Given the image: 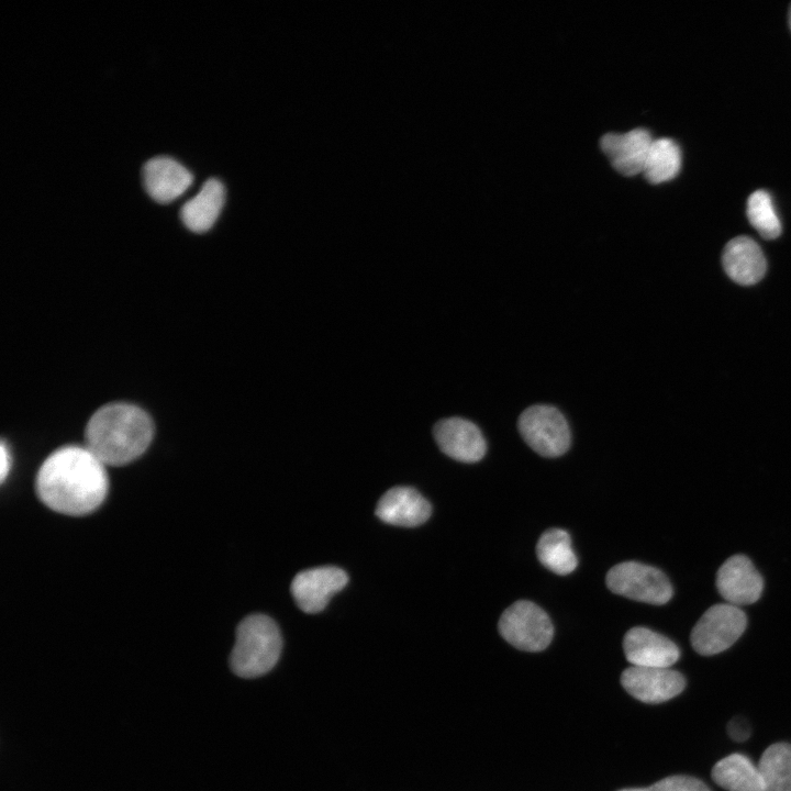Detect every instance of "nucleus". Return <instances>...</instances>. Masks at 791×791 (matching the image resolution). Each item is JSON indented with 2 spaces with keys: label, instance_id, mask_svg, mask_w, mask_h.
Segmentation results:
<instances>
[{
  "label": "nucleus",
  "instance_id": "obj_6",
  "mask_svg": "<svg viewBox=\"0 0 791 791\" xmlns=\"http://www.w3.org/2000/svg\"><path fill=\"white\" fill-rule=\"evenodd\" d=\"M605 583L615 594L657 605L667 603L673 592L662 571L637 561L613 566L606 573Z\"/></svg>",
  "mask_w": 791,
  "mask_h": 791
},
{
  "label": "nucleus",
  "instance_id": "obj_9",
  "mask_svg": "<svg viewBox=\"0 0 791 791\" xmlns=\"http://www.w3.org/2000/svg\"><path fill=\"white\" fill-rule=\"evenodd\" d=\"M623 688L645 703H661L682 692L683 676L670 668L631 666L621 675Z\"/></svg>",
  "mask_w": 791,
  "mask_h": 791
},
{
  "label": "nucleus",
  "instance_id": "obj_24",
  "mask_svg": "<svg viewBox=\"0 0 791 791\" xmlns=\"http://www.w3.org/2000/svg\"><path fill=\"white\" fill-rule=\"evenodd\" d=\"M728 733L736 740H743L748 736V729L746 725L739 720H733L728 725Z\"/></svg>",
  "mask_w": 791,
  "mask_h": 791
},
{
  "label": "nucleus",
  "instance_id": "obj_11",
  "mask_svg": "<svg viewBox=\"0 0 791 791\" xmlns=\"http://www.w3.org/2000/svg\"><path fill=\"white\" fill-rule=\"evenodd\" d=\"M716 588L727 603L746 605L760 598L764 580L748 557L734 555L720 567Z\"/></svg>",
  "mask_w": 791,
  "mask_h": 791
},
{
  "label": "nucleus",
  "instance_id": "obj_1",
  "mask_svg": "<svg viewBox=\"0 0 791 791\" xmlns=\"http://www.w3.org/2000/svg\"><path fill=\"white\" fill-rule=\"evenodd\" d=\"M35 488L41 501L51 510L80 516L103 503L109 480L105 465L85 445H67L43 461Z\"/></svg>",
  "mask_w": 791,
  "mask_h": 791
},
{
  "label": "nucleus",
  "instance_id": "obj_12",
  "mask_svg": "<svg viewBox=\"0 0 791 791\" xmlns=\"http://www.w3.org/2000/svg\"><path fill=\"white\" fill-rule=\"evenodd\" d=\"M653 141L647 130L638 127L625 133L604 134L600 147L616 171L631 177L643 174Z\"/></svg>",
  "mask_w": 791,
  "mask_h": 791
},
{
  "label": "nucleus",
  "instance_id": "obj_23",
  "mask_svg": "<svg viewBox=\"0 0 791 791\" xmlns=\"http://www.w3.org/2000/svg\"><path fill=\"white\" fill-rule=\"evenodd\" d=\"M617 791H711L700 779L676 775L664 778L647 788H626Z\"/></svg>",
  "mask_w": 791,
  "mask_h": 791
},
{
  "label": "nucleus",
  "instance_id": "obj_21",
  "mask_svg": "<svg viewBox=\"0 0 791 791\" xmlns=\"http://www.w3.org/2000/svg\"><path fill=\"white\" fill-rule=\"evenodd\" d=\"M681 166V153L677 143L662 137L654 140L643 175L650 183H661L675 178Z\"/></svg>",
  "mask_w": 791,
  "mask_h": 791
},
{
  "label": "nucleus",
  "instance_id": "obj_20",
  "mask_svg": "<svg viewBox=\"0 0 791 791\" xmlns=\"http://www.w3.org/2000/svg\"><path fill=\"white\" fill-rule=\"evenodd\" d=\"M765 791H791V745L776 743L761 755L757 766Z\"/></svg>",
  "mask_w": 791,
  "mask_h": 791
},
{
  "label": "nucleus",
  "instance_id": "obj_2",
  "mask_svg": "<svg viewBox=\"0 0 791 791\" xmlns=\"http://www.w3.org/2000/svg\"><path fill=\"white\" fill-rule=\"evenodd\" d=\"M154 437V423L140 406L109 403L98 409L85 430V446L105 466H123L142 456Z\"/></svg>",
  "mask_w": 791,
  "mask_h": 791
},
{
  "label": "nucleus",
  "instance_id": "obj_8",
  "mask_svg": "<svg viewBox=\"0 0 791 791\" xmlns=\"http://www.w3.org/2000/svg\"><path fill=\"white\" fill-rule=\"evenodd\" d=\"M348 582L347 573L335 566H322L303 570L293 578L291 593L305 613H319L325 609L331 597Z\"/></svg>",
  "mask_w": 791,
  "mask_h": 791
},
{
  "label": "nucleus",
  "instance_id": "obj_7",
  "mask_svg": "<svg viewBox=\"0 0 791 791\" xmlns=\"http://www.w3.org/2000/svg\"><path fill=\"white\" fill-rule=\"evenodd\" d=\"M747 619L743 610L729 603L709 608L691 632L693 649L703 656H711L731 647L744 633Z\"/></svg>",
  "mask_w": 791,
  "mask_h": 791
},
{
  "label": "nucleus",
  "instance_id": "obj_10",
  "mask_svg": "<svg viewBox=\"0 0 791 791\" xmlns=\"http://www.w3.org/2000/svg\"><path fill=\"white\" fill-rule=\"evenodd\" d=\"M435 442L448 457L461 463H477L487 452V443L480 428L461 417L438 421L433 430Z\"/></svg>",
  "mask_w": 791,
  "mask_h": 791
},
{
  "label": "nucleus",
  "instance_id": "obj_15",
  "mask_svg": "<svg viewBox=\"0 0 791 791\" xmlns=\"http://www.w3.org/2000/svg\"><path fill=\"white\" fill-rule=\"evenodd\" d=\"M146 192L157 202H170L191 183V172L171 157L156 156L147 160L142 169Z\"/></svg>",
  "mask_w": 791,
  "mask_h": 791
},
{
  "label": "nucleus",
  "instance_id": "obj_18",
  "mask_svg": "<svg viewBox=\"0 0 791 791\" xmlns=\"http://www.w3.org/2000/svg\"><path fill=\"white\" fill-rule=\"evenodd\" d=\"M711 776L727 791H765L758 768L740 754H732L717 761Z\"/></svg>",
  "mask_w": 791,
  "mask_h": 791
},
{
  "label": "nucleus",
  "instance_id": "obj_19",
  "mask_svg": "<svg viewBox=\"0 0 791 791\" xmlns=\"http://www.w3.org/2000/svg\"><path fill=\"white\" fill-rule=\"evenodd\" d=\"M536 555L544 567L560 576L572 572L578 565L570 536L561 528H549L541 535Z\"/></svg>",
  "mask_w": 791,
  "mask_h": 791
},
{
  "label": "nucleus",
  "instance_id": "obj_25",
  "mask_svg": "<svg viewBox=\"0 0 791 791\" xmlns=\"http://www.w3.org/2000/svg\"><path fill=\"white\" fill-rule=\"evenodd\" d=\"M11 467L10 449L4 442L1 444V481H4Z\"/></svg>",
  "mask_w": 791,
  "mask_h": 791
},
{
  "label": "nucleus",
  "instance_id": "obj_4",
  "mask_svg": "<svg viewBox=\"0 0 791 791\" xmlns=\"http://www.w3.org/2000/svg\"><path fill=\"white\" fill-rule=\"evenodd\" d=\"M525 443L544 457L564 455L570 446V428L564 414L555 406L535 404L525 409L517 421Z\"/></svg>",
  "mask_w": 791,
  "mask_h": 791
},
{
  "label": "nucleus",
  "instance_id": "obj_26",
  "mask_svg": "<svg viewBox=\"0 0 791 791\" xmlns=\"http://www.w3.org/2000/svg\"><path fill=\"white\" fill-rule=\"evenodd\" d=\"M789 25H790V30H791V7H790V10H789Z\"/></svg>",
  "mask_w": 791,
  "mask_h": 791
},
{
  "label": "nucleus",
  "instance_id": "obj_22",
  "mask_svg": "<svg viewBox=\"0 0 791 791\" xmlns=\"http://www.w3.org/2000/svg\"><path fill=\"white\" fill-rule=\"evenodd\" d=\"M747 218L758 233L768 239L781 233V224L770 194L765 190L753 192L747 201Z\"/></svg>",
  "mask_w": 791,
  "mask_h": 791
},
{
  "label": "nucleus",
  "instance_id": "obj_5",
  "mask_svg": "<svg viewBox=\"0 0 791 791\" xmlns=\"http://www.w3.org/2000/svg\"><path fill=\"white\" fill-rule=\"evenodd\" d=\"M498 628L508 643L525 651L544 650L554 635L552 621L545 611L526 600L516 601L505 609Z\"/></svg>",
  "mask_w": 791,
  "mask_h": 791
},
{
  "label": "nucleus",
  "instance_id": "obj_3",
  "mask_svg": "<svg viewBox=\"0 0 791 791\" xmlns=\"http://www.w3.org/2000/svg\"><path fill=\"white\" fill-rule=\"evenodd\" d=\"M282 648L280 631L265 614H250L237 626L230 665L242 678H256L270 671Z\"/></svg>",
  "mask_w": 791,
  "mask_h": 791
},
{
  "label": "nucleus",
  "instance_id": "obj_14",
  "mask_svg": "<svg viewBox=\"0 0 791 791\" xmlns=\"http://www.w3.org/2000/svg\"><path fill=\"white\" fill-rule=\"evenodd\" d=\"M431 513L428 501L411 487L391 488L380 498L376 508V515L381 521L404 527L423 524Z\"/></svg>",
  "mask_w": 791,
  "mask_h": 791
},
{
  "label": "nucleus",
  "instance_id": "obj_13",
  "mask_svg": "<svg viewBox=\"0 0 791 791\" xmlns=\"http://www.w3.org/2000/svg\"><path fill=\"white\" fill-rule=\"evenodd\" d=\"M625 657L632 666L669 668L680 657L677 645L649 628L636 626L623 639Z\"/></svg>",
  "mask_w": 791,
  "mask_h": 791
},
{
  "label": "nucleus",
  "instance_id": "obj_17",
  "mask_svg": "<svg viewBox=\"0 0 791 791\" xmlns=\"http://www.w3.org/2000/svg\"><path fill=\"white\" fill-rule=\"evenodd\" d=\"M224 199L223 183L216 178H209L199 192L181 207L182 223L194 233L207 232L216 221Z\"/></svg>",
  "mask_w": 791,
  "mask_h": 791
},
{
  "label": "nucleus",
  "instance_id": "obj_16",
  "mask_svg": "<svg viewBox=\"0 0 791 791\" xmlns=\"http://www.w3.org/2000/svg\"><path fill=\"white\" fill-rule=\"evenodd\" d=\"M722 261L729 278L743 286L758 282L767 268L761 248L748 236L731 239L723 250Z\"/></svg>",
  "mask_w": 791,
  "mask_h": 791
}]
</instances>
